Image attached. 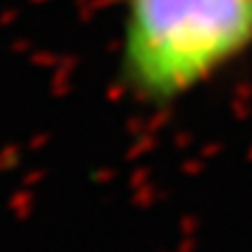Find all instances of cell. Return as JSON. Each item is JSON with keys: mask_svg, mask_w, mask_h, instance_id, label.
<instances>
[{"mask_svg": "<svg viewBox=\"0 0 252 252\" xmlns=\"http://www.w3.org/2000/svg\"><path fill=\"white\" fill-rule=\"evenodd\" d=\"M250 47L252 0H126L122 72L145 100H175Z\"/></svg>", "mask_w": 252, "mask_h": 252, "instance_id": "1", "label": "cell"}]
</instances>
